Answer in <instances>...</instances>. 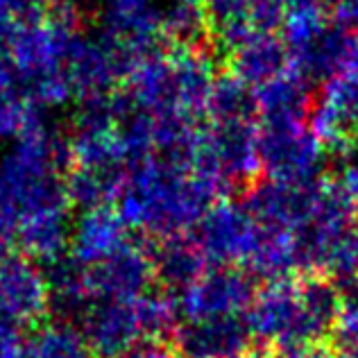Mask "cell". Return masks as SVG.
I'll list each match as a JSON object with an SVG mask.
<instances>
[{
  "label": "cell",
  "mask_w": 358,
  "mask_h": 358,
  "mask_svg": "<svg viewBox=\"0 0 358 358\" xmlns=\"http://www.w3.org/2000/svg\"><path fill=\"white\" fill-rule=\"evenodd\" d=\"M329 341L336 358H358V284L347 286L341 295Z\"/></svg>",
  "instance_id": "277c9868"
},
{
  "label": "cell",
  "mask_w": 358,
  "mask_h": 358,
  "mask_svg": "<svg viewBox=\"0 0 358 358\" xmlns=\"http://www.w3.org/2000/svg\"><path fill=\"white\" fill-rule=\"evenodd\" d=\"M21 358H91V352L80 336L66 329H45L27 341Z\"/></svg>",
  "instance_id": "5b68a950"
},
{
  "label": "cell",
  "mask_w": 358,
  "mask_h": 358,
  "mask_svg": "<svg viewBox=\"0 0 358 358\" xmlns=\"http://www.w3.org/2000/svg\"><path fill=\"white\" fill-rule=\"evenodd\" d=\"M173 354L175 358H252L254 338L245 317L175 322Z\"/></svg>",
  "instance_id": "3957f363"
},
{
  "label": "cell",
  "mask_w": 358,
  "mask_h": 358,
  "mask_svg": "<svg viewBox=\"0 0 358 358\" xmlns=\"http://www.w3.org/2000/svg\"><path fill=\"white\" fill-rule=\"evenodd\" d=\"M341 295L327 281L279 277L254 293L248 327L268 352L324 345L331 336Z\"/></svg>",
  "instance_id": "6da1fadb"
},
{
  "label": "cell",
  "mask_w": 358,
  "mask_h": 358,
  "mask_svg": "<svg viewBox=\"0 0 358 358\" xmlns=\"http://www.w3.org/2000/svg\"><path fill=\"white\" fill-rule=\"evenodd\" d=\"M252 358H336L334 350L327 345H308L297 347V350H277V352H254Z\"/></svg>",
  "instance_id": "8992f818"
},
{
  "label": "cell",
  "mask_w": 358,
  "mask_h": 358,
  "mask_svg": "<svg viewBox=\"0 0 358 358\" xmlns=\"http://www.w3.org/2000/svg\"><path fill=\"white\" fill-rule=\"evenodd\" d=\"M257 290L250 279L238 272H209L200 275L179 293L175 306V322L193 320L245 317Z\"/></svg>",
  "instance_id": "7a4b0ae2"
}]
</instances>
